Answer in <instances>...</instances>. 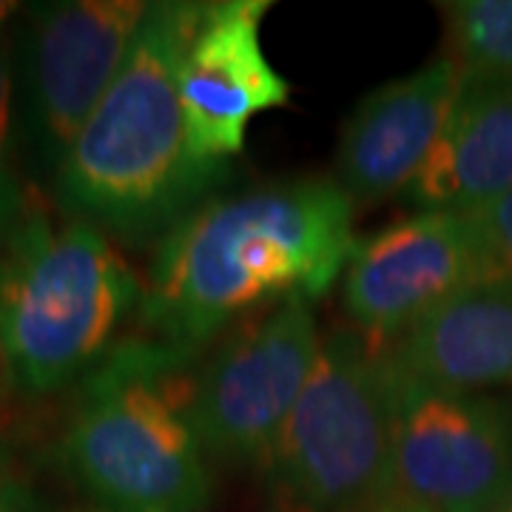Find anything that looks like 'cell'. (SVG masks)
<instances>
[{"label": "cell", "mask_w": 512, "mask_h": 512, "mask_svg": "<svg viewBox=\"0 0 512 512\" xmlns=\"http://www.w3.org/2000/svg\"><path fill=\"white\" fill-rule=\"evenodd\" d=\"M456 66L439 57L390 80L353 109L336 148V183L353 205L407 191L439 143L458 92Z\"/></svg>", "instance_id": "obj_11"}, {"label": "cell", "mask_w": 512, "mask_h": 512, "mask_svg": "<svg viewBox=\"0 0 512 512\" xmlns=\"http://www.w3.org/2000/svg\"><path fill=\"white\" fill-rule=\"evenodd\" d=\"M319 328L311 299L291 296L225 336L191 384V424L202 450L265 467L308 382Z\"/></svg>", "instance_id": "obj_7"}, {"label": "cell", "mask_w": 512, "mask_h": 512, "mask_svg": "<svg viewBox=\"0 0 512 512\" xmlns=\"http://www.w3.org/2000/svg\"><path fill=\"white\" fill-rule=\"evenodd\" d=\"M20 12H23V6L15 3V0H0V35H3L6 23H9L12 18H18Z\"/></svg>", "instance_id": "obj_18"}, {"label": "cell", "mask_w": 512, "mask_h": 512, "mask_svg": "<svg viewBox=\"0 0 512 512\" xmlns=\"http://www.w3.org/2000/svg\"><path fill=\"white\" fill-rule=\"evenodd\" d=\"M373 512H424V510H416V507L404 504V501H399V498H390V501H384L382 507H376Z\"/></svg>", "instance_id": "obj_19"}, {"label": "cell", "mask_w": 512, "mask_h": 512, "mask_svg": "<svg viewBox=\"0 0 512 512\" xmlns=\"http://www.w3.org/2000/svg\"><path fill=\"white\" fill-rule=\"evenodd\" d=\"M353 208L328 177L202 202L157 242L137 311L148 339L197 356L254 305L313 302L348 271Z\"/></svg>", "instance_id": "obj_1"}, {"label": "cell", "mask_w": 512, "mask_h": 512, "mask_svg": "<svg viewBox=\"0 0 512 512\" xmlns=\"http://www.w3.org/2000/svg\"><path fill=\"white\" fill-rule=\"evenodd\" d=\"M0 512H52L46 501L15 478H0Z\"/></svg>", "instance_id": "obj_17"}, {"label": "cell", "mask_w": 512, "mask_h": 512, "mask_svg": "<svg viewBox=\"0 0 512 512\" xmlns=\"http://www.w3.org/2000/svg\"><path fill=\"white\" fill-rule=\"evenodd\" d=\"M393 498L424 512L510 510V404L399 373Z\"/></svg>", "instance_id": "obj_8"}, {"label": "cell", "mask_w": 512, "mask_h": 512, "mask_svg": "<svg viewBox=\"0 0 512 512\" xmlns=\"http://www.w3.org/2000/svg\"><path fill=\"white\" fill-rule=\"evenodd\" d=\"M23 168L15 111V63L9 40L0 35V245L18 231L26 217L35 214L32 197L26 194Z\"/></svg>", "instance_id": "obj_15"}, {"label": "cell", "mask_w": 512, "mask_h": 512, "mask_svg": "<svg viewBox=\"0 0 512 512\" xmlns=\"http://www.w3.org/2000/svg\"><path fill=\"white\" fill-rule=\"evenodd\" d=\"M439 9L458 77L512 80V0H453Z\"/></svg>", "instance_id": "obj_14"}, {"label": "cell", "mask_w": 512, "mask_h": 512, "mask_svg": "<svg viewBox=\"0 0 512 512\" xmlns=\"http://www.w3.org/2000/svg\"><path fill=\"white\" fill-rule=\"evenodd\" d=\"M507 279L473 211H419L356 242L345 308L373 350H387L421 316L478 282Z\"/></svg>", "instance_id": "obj_9"}, {"label": "cell", "mask_w": 512, "mask_h": 512, "mask_svg": "<svg viewBox=\"0 0 512 512\" xmlns=\"http://www.w3.org/2000/svg\"><path fill=\"white\" fill-rule=\"evenodd\" d=\"M407 379L473 393L512 387V279L464 288L384 350Z\"/></svg>", "instance_id": "obj_12"}, {"label": "cell", "mask_w": 512, "mask_h": 512, "mask_svg": "<svg viewBox=\"0 0 512 512\" xmlns=\"http://www.w3.org/2000/svg\"><path fill=\"white\" fill-rule=\"evenodd\" d=\"M501 274L512 279V191L473 211Z\"/></svg>", "instance_id": "obj_16"}, {"label": "cell", "mask_w": 512, "mask_h": 512, "mask_svg": "<svg viewBox=\"0 0 512 512\" xmlns=\"http://www.w3.org/2000/svg\"><path fill=\"white\" fill-rule=\"evenodd\" d=\"M271 0L202 3L177 66L188 143L208 163H231L256 114L288 103L291 86L262 49Z\"/></svg>", "instance_id": "obj_10"}, {"label": "cell", "mask_w": 512, "mask_h": 512, "mask_svg": "<svg viewBox=\"0 0 512 512\" xmlns=\"http://www.w3.org/2000/svg\"><path fill=\"white\" fill-rule=\"evenodd\" d=\"M512 191V80L461 77L450 117L404 191L419 211H478Z\"/></svg>", "instance_id": "obj_13"}, {"label": "cell", "mask_w": 512, "mask_h": 512, "mask_svg": "<svg viewBox=\"0 0 512 512\" xmlns=\"http://www.w3.org/2000/svg\"><path fill=\"white\" fill-rule=\"evenodd\" d=\"M200 12L202 3H148L120 72L52 180L66 220L89 222L126 245H151L231 177V163L194 154L177 89Z\"/></svg>", "instance_id": "obj_2"}, {"label": "cell", "mask_w": 512, "mask_h": 512, "mask_svg": "<svg viewBox=\"0 0 512 512\" xmlns=\"http://www.w3.org/2000/svg\"><path fill=\"white\" fill-rule=\"evenodd\" d=\"M194 359L126 339L80 382L57 467L97 512H200L211 498L191 424Z\"/></svg>", "instance_id": "obj_3"}, {"label": "cell", "mask_w": 512, "mask_h": 512, "mask_svg": "<svg viewBox=\"0 0 512 512\" xmlns=\"http://www.w3.org/2000/svg\"><path fill=\"white\" fill-rule=\"evenodd\" d=\"M143 285L111 239L83 220L26 217L0 245V367L23 396L83 382L114 345Z\"/></svg>", "instance_id": "obj_4"}, {"label": "cell", "mask_w": 512, "mask_h": 512, "mask_svg": "<svg viewBox=\"0 0 512 512\" xmlns=\"http://www.w3.org/2000/svg\"><path fill=\"white\" fill-rule=\"evenodd\" d=\"M143 0H52L23 12L15 111L23 165L52 185L57 168L109 92L146 18Z\"/></svg>", "instance_id": "obj_6"}, {"label": "cell", "mask_w": 512, "mask_h": 512, "mask_svg": "<svg viewBox=\"0 0 512 512\" xmlns=\"http://www.w3.org/2000/svg\"><path fill=\"white\" fill-rule=\"evenodd\" d=\"M399 373L362 333L316 350L265 470L293 512H373L393 498Z\"/></svg>", "instance_id": "obj_5"}]
</instances>
